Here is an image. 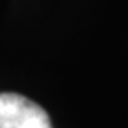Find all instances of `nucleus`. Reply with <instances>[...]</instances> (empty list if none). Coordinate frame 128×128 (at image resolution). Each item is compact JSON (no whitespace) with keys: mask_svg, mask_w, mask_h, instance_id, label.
Returning <instances> with one entry per match:
<instances>
[{"mask_svg":"<svg viewBox=\"0 0 128 128\" xmlns=\"http://www.w3.org/2000/svg\"><path fill=\"white\" fill-rule=\"evenodd\" d=\"M0 128H53L48 114L16 92L0 94Z\"/></svg>","mask_w":128,"mask_h":128,"instance_id":"f257e3e1","label":"nucleus"}]
</instances>
